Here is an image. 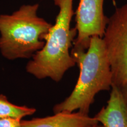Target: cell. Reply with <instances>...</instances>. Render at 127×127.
<instances>
[{
  "label": "cell",
  "mask_w": 127,
  "mask_h": 127,
  "mask_svg": "<svg viewBox=\"0 0 127 127\" xmlns=\"http://www.w3.org/2000/svg\"><path fill=\"white\" fill-rule=\"evenodd\" d=\"M110 91L107 105L95 118L104 127H127V103L121 90L113 84Z\"/></svg>",
  "instance_id": "52a82bcc"
},
{
  "label": "cell",
  "mask_w": 127,
  "mask_h": 127,
  "mask_svg": "<svg viewBox=\"0 0 127 127\" xmlns=\"http://www.w3.org/2000/svg\"><path fill=\"white\" fill-rule=\"evenodd\" d=\"M53 1L59 8L55 23L48 32L44 47L33 55L25 69L36 78H50L58 82L66 71L76 65L71 48L77 32L75 28H71L74 15L73 0Z\"/></svg>",
  "instance_id": "6da1fadb"
},
{
  "label": "cell",
  "mask_w": 127,
  "mask_h": 127,
  "mask_svg": "<svg viewBox=\"0 0 127 127\" xmlns=\"http://www.w3.org/2000/svg\"><path fill=\"white\" fill-rule=\"evenodd\" d=\"M38 4L0 15V52L8 60L30 59L42 48L52 24L38 15Z\"/></svg>",
  "instance_id": "3957f363"
},
{
  "label": "cell",
  "mask_w": 127,
  "mask_h": 127,
  "mask_svg": "<svg viewBox=\"0 0 127 127\" xmlns=\"http://www.w3.org/2000/svg\"><path fill=\"white\" fill-rule=\"evenodd\" d=\"M102 38L113 84L123 89L127 86V4L117 8L108 18Z\"/></svg>",
  "instance_id": "277c9868"
},
{
  "label": "cell",
  "mask_w": 127,
  "mask_h": 127,
  "mask_svg": "<svg viewBox=\"0 0 127 127\" xmlns=\"http://www.w3.org/2000/svg\"><path fill=\"white\" fill-rule=\"evenodd\" d=\"M0 127H22L21 120L12 118H0Z\"/></svg>",
  "instance_id": "9c48e42d"
},
{
  "label": "cell",
  "mask_w": 127,
  "mask_h": 127,
  "mask_svg": "<svg viewBox=\"0 0 127 127\" xmlns=\"http://www.w3.org/2000/svg\"><path fill=\"white\" fill-rule=\"evenodd\" d=\"M121 91L123 94V95L124 96L125 101H126V102L127 103V86L123 89H121Z\"/></svg>",
  "instance_id": "30bf717a"
},
{
  "label": "cell",
  "mask_w": 127,
  "mask_h": 127,
  "mask_svg": "<svg viewBox=\"0 0 127 127\" xmlns=\"http://www.w3.org/2000/svg\"><path fill=\"white\" fill-rule=\"evenodd\" d=\"M105 0H79L76 11V36L71 54L85 51L93 36L102 38L108 18L105 15Z\"/></svg>",
  "instance_id": "5b68a950"
},
{
  "label": "cell",
  "mask_w": 127,
  "mask_h": 127,
  "mask_svg": "<svg viewBox=\"0 0 127 127\" xmlns=\"http://www.w3.org/2000/svg\"><path fill=\"white\" fill-rule=\"evenodd\" d=\"M36 111L35 108L12 104L5 95L0 94V118H12L22 120L27 116L33 115Z\"/></svg>",
  "instance_id": "ba28073f"
},
{
  "label": "cell",
  "mask_w": 127,
  "mask_h": 127,
  "mask_svg": "<svg viewBox=\"0 0 127 127\" xmlns=\"http://www.w3.org/2000/svg\"><path fill=\"white\" fill-rule=\"evenodd\" d=\"M98 124L94 117L79 111H62L45 117L21 120L22 127H93Z\"/></svg>",
  "instance_id": "8992f818"
},
{
  "label": "cell",
  "mask_w": 127,
  "mask_h": 127,
  "mask_svg": "<svg viewBox=\"0 0 127 127\" xmlns=\"http://www.w3.org/2000/svg\"><path fill=\"white\" fill-rule=\"evenodd\" d=\"M93 127H104L103 126V125H100V124H97L96 125H95V126Z\"/></svg>",
  "instance_id": "8fae6325"
},
{
  "label": "cell",
  "mask_w": 127,
  "mask_h": 127,
  "mask_svg": "<svg viewBox=\"0 0 127 127\" xmlns=\"http://www.w3.org/2000/svg\"><path fill=\"white\" fill-rule=\"evenodd\" d=\"M79 68L77 84L70 95L53 107L54 113L77 111L89 114L96 94L110 91L112 74L102 38L93 36L85 51L71 54Z\"/></svg>",
  "instance_id": "7a4b0ae2"
}]
</instances>
